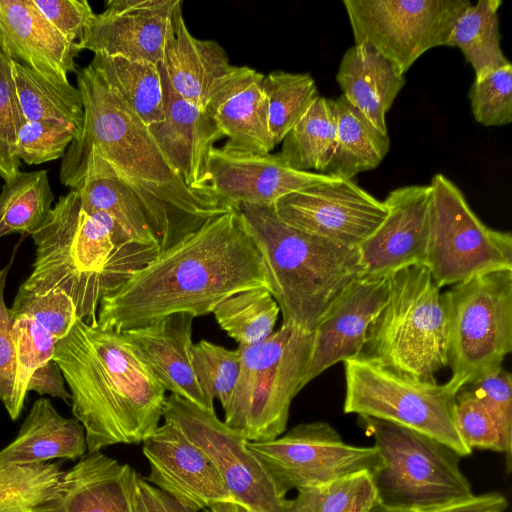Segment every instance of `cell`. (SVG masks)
Segmentation results:
<instances>
[{
    "instance_id": "cell-1",
    "label": "cell",
    "mask_w": 512,
    "mask_h": 512,
    "mask_svg": "<svg viewBox=\"0 0 512 512\" xmlns=\"http://www.w3.org/2000/svg\"><path fill=\"white\" fill-rule=\"evenodd\" d=\"M84 106L79 136L62 157L60 181L73 189L89 171L120 179L142 204L160 251L234 209L215 193L189 188L148 126L89 65L76 71Z\"/></svg>"
},
{
    "instance_id": "cell-2",
    "label": "cell",
    "mask_w": 512,
    "mask_h": 512,
    "mask_svg": "<svg viewBox=\"0 0 512 512\" xmlns=\"http://www.w3.org/2000/svg\"><path fill=\"white\" fill-rule=\"evenodd\" d=\"M267 288L263 257L238 209L211 218L160 251L113 292L102 297L97 324L123 332L175 313H212L241 291Z\"/></svg>"
},
{
    "instance_id": "cell-3",
    "label": "cell",
    "mask_w": 512,
    "mask_h": 512,
    "mask_svg": "<svg viewBox=\"0 0 512 512\" xmlns=\"http://www.w3.org/2000/svg\"><path fill=\"white\" fill-rule=\"evenodd\" d=\"M52 359L70 390L88 452L142 443L159 426L166 390L123 332L77 317Z\"/></svg>"
},
{
    "instance_id": "cell-4",
    "label": "cell",
    "mask_w": 512,
    "mask_h": 512,
    "mask_svg": "<svg viewBox=\"0 0 512 512\" xmlns=\"http://www.w3.org/2000/svg\"><path fill=\"white\" fill-rule=\"evenodd\" d=\"M36 258L24 289L58 290L73 301L77 317L97 322L99 303L160 252L132 240L103 213L87 214L71 189L60 196L43 224L31 235Z\"/></svg>"
},
{
    "instance_id": "cell-5",
    "label": "cell",
    "mask_w": 512,
    "mask_h": 512,
    "mask_svg": "<svg viewBox=\"0 0 512 512\" xmlns=\"http://www.w3.org/2000/svg\"><path fill=\"white\" fill-rule=\"evenodd\" d=\"M238 210L263 257L282 325L312 332L330 304L361 276L358 249L292 227L273 207Z\"/></svg>"
},
{
    "instance_id": "cell-6",
    "label": "cell",
    "mask_w": 512,
    "mask_h": 512,
    "mask_svg": "<svg viewBox=\"0 0 512 512\" xmlns=\"http://www.w3.org/2000/svg\"><path fill=\"white\" fill-rule=\"evenodd\" d=\"M364 353L425 381L449 365L448 317L443 293L425 265L388 275L386 302L369 328Z\"/></svg>"
},
{
    "instance_id": "cell-7",
    "label": "cell",
    "mask_w": 512,
    "mask_h": 512,
    "mask_svg": "<svg viewBox=\"0 0 512 512\" xmlns=\"http://www.w3.org/2000/svg\"><path fill=\"white\" fill-rule=\"evenodd\" d=\"M312 337L281 325L261 343L239 346V375L223 422L249 442L281 436L292 400L302 390Z\"/></svg>"
},
{
    "instance_id": "cell-8",
    "label": "cell",
    "mask_w": 512,
    "mask_h": 512,
    "mask_svg": "<svg viewBox=\"0 0 512 512\" xmlns=\"http://www.w3.org/2000/svg\"><path fill=\"white\" fill-rule=\"evenodd\" d=\"M345 413L372 417L414 430L446 445L459 456L472 450L456 428V395L446 384L396 371L362 353L343 362Z\"/></svg>"
},
{
    "instance_id": "cell-9",
    "label": "cell",
    "mask_w": 512,
    "mask_h": 512,
    "mask_svg": "<svg viewBox=\"0 0 512 512\" xmlns=\"http://www.w3.org/2000/svg\"><path fill=\"white\" fill-rule=\"evenodd\" d=\"M443 296L452 372L445 384L457 394L501 368L512 350V269L476 275Z\"/></svg>"
},
{
    "instance_id": "cell-10",
    "label": "cell",
    "mask_w": 512,
    "mask_h": 512,
    "mask_svg": "<svg viewBox=\"0 0 512 512\" xmlns=\"http://www.w3.org/2000/svg\"><path fill=\"white\" fill-rule=\"evenodd\" d=\"M380 464L372 473L380 501L427 508L471 496L459 456L439 441L384 420L359 416Z\"/></svg>"
},
{
    "instance_id": "cell-11",
    "label": "cell",
    "mask_w": 512,
    "mask_h": 512,
    "mask_svg": "<svg viewBox=\"0 0 512 512\" xmlns=\"http://www.w3.org/2000/svg\"><path fill=\"white\" fill-rule=\"evenodd\" d=\"M431 215L426 260L439 288L486 272L512 269V236L485 225L459 187L442 173L430 182Z\"/></svg>"
},
{
    "instance_id": "cell-12",
    "label": "cell",
    "mask_w": 512,
    "mask_h": 512,
    "mask_svg": "<svg viewBox=\"0 0 512 512\" xmlns=\"http://www.w3.org/2000/svg\"><path fill=\"white\" fill-rule=\"evenodd\" d=\"M468 0H343L355 44L372 46L405 74L426 51L446 46Z\"/></svg>"
},
{
    "instance_id": "cell-13",
    "label": "cell",
    "mask_w": 512,
    "mask_h": 512,
    "mask_svg": "<svg viewBox=\"0 0 512 512\" xmlns=\"http://www.w3.org/2000/svg\"><path fill=\"white\" fill-rule=\"evenodd\" d=\"M162 418L176 425L211 459L233 497L250 512H287L286 494L248 448L247 439L219 420L214 410L171 394Z\"/></svg>"
},
{
    "instance_id": "cell-14",
    "label": "cell",
    "mask_w": 512,
    "mask_h": 512,
    "mask_svg": "<svg viewBox=\"0 0 512 512\" xmlns=\"http://www.w3.org/2000/svg\"><path fill=\"white\" fill-rule=\"evenodd\" d=\"M279 489L317 487L360 472L373 473L380 464L375 446H355L343 441L326 422L301 423L273 440L247 442Z\"/></svg>"
},
{
    "instance_id": "cell-15",
    "label": "cell",
    "mask_w": 512,
    "mask_h": 512,
    "mask_svg": "<svg viewBox=\"0 0 512 512\" xmlns=\"http://www.w3.org/2000/svg\"><path fill=\"white\" fill-rule=\"evenodd\" d=\"M273 208L292 227L357 249L387 214L383 201L352 179H336L291 193Z\"/></svg>"
},
{
    "instance_id": "cell-16",
    "label": "cell",
    "mask_w": 512,
    "mask_h": 512,
    "mask_svg": "<svg viewBox=\"0 0 512 512\" xmlns=\"http://www.w3.org/2000/svg\"><path fill=\"white\" fill-rule=\"evenodd\" d=\"M142 443L153 486L198 511L240 504L211 459L173 423L164 420Z\"/></svg>"
},
{
    "instance_id": "cell-17",
    "label": "cell",
    "mask_w": 512,
    "mask_h": 512,
    "mask_svg": "<svg viewBox=\"0 0 512 512\" xmlns=\"http://www.w3.org/2000/svg\"><path fill=\"white\" fill-rule=\"evenodd\" d=\"M180 4V0H109L103 12L93 15L75 48L158 65Z\"/></svg>"
},
{
    "instance_id": "cell-18",
    "label": "cell",
    "mask_w": 512,
    "mask_h": 512,
    "mask_svg": "<svg viewBox=\"0 0 512 512\" xmlns=\"http://www.w3.org/2000/svg\"><path fill=\"white\" fill-rule=\"evenodd\" d=\"M430 185H407L389 192L387 214L358 247L361 276L385 277L411 265H424L430 215Z\"/></svg>"
},
{
    "instance_id": "cell-19",
    "label": "cell",
    "mask_w": 512,
    "mask_h": 512,
    "mask_svg": "<svg viewBox=\"0 0 512 512\" xmlns=\"http://www.w3.org/2000/svg\"><path fill=\"white\" fill-rule=\"evenodd\" d=\"M387 293L388 276H360L330 304L312 331L302 389L326 369L363 353Z\"/></svg>"
},
{
    "instance_id": "cell-20",
    "label": "cell",
    "mask_w": 512,
    "mask_h": 512,
    "mask_svg": "<svg viewBox=\"0 0 512 512\" xmlns=\"http://www.w3.org/2000/svg\"><path fill=\"white\" fill-rule=\"evenodd\" d=\"M208 171L214 192L237 209L241 205L273 207L286 195L340 179L295 170L279 153L235 156L217 147L210 152Z\"/></svg>"
},
{
    "instance_id": "cell-21",
    "label": "cell",
    "mask_w": 512,
    "mask_h": 512,
    "mask_svg": "<svg viewBox=\"0 0 512 512\" xmlns=\"http://www.w3.org/2000/svg\"><path fill=\"white\" fill-rule=\"evenodd\" d=\"M160 73L165 117L148 129L176 174L189 188L215 193L210 185L208 159L214 144L225 135L206 110L176 94L166 76Z\"/></svg>"
},
{
    "instance_id": "cell-22",
    "label": "cell",
    "mask_w": 512,
    "mask_h": 512,
    "mask_svg": "<svg viewBox=\"0 0 512 512\" xmlns=\"http://www.w3.org/2000/svg\"><path fill=\"white\" fill-rule=\"evenodd\" d=\"M263 78L253 68L234 66L210 98L206 111L228 138L221 149L229 155H267L276 146Z\"/></svg>"
},
{
    "instance_id": "cell-23",
    "label": "cell",
    "mask_w": 512,
    "mask_h": 512,
    "mask_svg": "<svg viewBox=\"0 0 512 512\" xmlns=\"http://www.w3.org/2000/svg\"><path fill=\"white\" fill-rule=\"evenodd\" d=\"M0 50L48 77L69 81L68 73L76 72L75 43L57 31L34 0H0Z\"/></svg>"
},
{
    "instance_id": "cell-24",
    "label": "cell",
    "mask_w": 512,
    "mask_h": 512,
    "mask_svg": "<svg viewBox=\"0 0 512 512\" xmlns=\"http://www.w3.org/2000/svg\"><path fill=\"white\" fill-rule=\"evenodd\" d=\"M193 319L188 313H175L123 333L137 346L166 391L203 409L214 410L192 368Z\"/></svg>"
},
{
    "instance_id": "cell-25",
    "label": "cell",
    "mask_w": 512,
    "mask_h": 512,
    "mask_svg": "<svg viewBox=\"0 0 512 512\" xmlns=\"http://www.w3.org/2000/svg\"><path fill=\"white\" fill-rule=\"evenodd\" d=\"M158 66L176 94L203 110L234 67L218 42L198 39L189 32L182 4L175 11Z\"/></svg>"
},
{
    "instance_id": "cell-26",
    "label": "cell",
    "mask_w": 512,
    "mask_h": 512,
    "mask_svg": "<svg viewBox=\"0 0 512 512\" xmlns=\"http://www.w3.org/2000/svg\"><path fill=\"white\" fill-rule=\"evenodd\" d=\"M137 472L128 464L88 452L65 472L53 512H136Z\"/></svg>"
},
{
    "instance_id": "cell-27",
    "label": "cell",
    "mask_w": 512,
    "mask_h": 512,
    "mask_svg": "<svg viewBox=\"0 0 512 512\" xmlns=\"http://www.w3.org/2000/svg\"><path fill=\"white\" fill-rule=\"evenodd\" d=\"M336 81L342 96L388 133L386 115L405 84L404 75L372 46L360 43L343 54Z\"/></svg>"
},
{
    "instance_id": "cell-28",
    "label": "cell",
    "mask_w": 512,
    "mask_h": 512,
    "mask_svg": "<svg viewBox=\"0 0 512 512\" xmlns=\"http://www.w3.org/2000/svg\"><path fill=\"white\" fill-rule=\"evenodd\" d=\"M87 451L83 425L65 418L47 398L37 399L16 438L0 450V464H34L52 459L74 460Z\"/></svg>"
},
{
    "instance_id": "cell-29",
    "label": "cell",
    "mask_w": 512,
    "mask_h": 512,
    "mask_svg": "<svg viewBox=\"0 0 512 512\" xmlns=\"http://www.w3.org/2000/svg\"><path fill=\"white\" fill-rule=\"evenodd\" d=\"M334 107L336 146L325 174L351 180L378 167L389 151L390 139L342 95L334 99Z\"/></svg>"
},
{
    "instance_id": "cell-30",
    "label": "cell",
    "mask_w": 512,
    "mask_h": 512,
    "mask_svg": "<svg viewBox=\"0 0 512 512\" xmlns=\"http://www.w3.org/2000/svg\"><path fill=\"white\" fill-rule=\"evenodd\" d=\"M11 70L26 121H58L69 125L77 138L84 122L78 88L13 60Z\"/></svg>"
},
{
    "instance_id": "cell-31",
    "label": "cell",
    "mask_w": 512,
    "mask_h": 512,
    "mask_svg": "<svg viewBox=\"0 0 512 512\" xmlns=\"http://www.w3.org/2000/svg\"><path fill=\"white\" fill-rule=\"evenodd\" d=\"M73 190L78 192L81 207L87 214H106L135 242L159 248L142 204L120 179L89 171Z\"/></svg>"
},
{
    "instance_id": "cell-32",
    "label": "cell",
    "mask_w": 512,
    "mask_h": 512,
    "mask_svg": "<svg viewBox=\"0 0 512 512\" xmlns=\"http://www.w3.org/2000/svg\"><path fill=\"white\" fill-rule=\"evenodd\" d=\"M89 66L101 75L147 126L164 120L163 86L157 64L94 54Z\"/></svg>"
},
{
    "instance_id": "cell-33",
    "label": "cell",
    "mask_w": 512,
    "mask_h": 512,
    "mask_svg": "<svg viewBox=\"0 0 512 512\" xmlns=\"http://www.w3.org/2000/svg\"><path fill=\"white\" fill-rule=\"evenodd\" d=\"M501 0L470 4L454 21L446 46L457 47L480 80L509 62L500 45L498 10Z\"/></svg>"
},
{
    "instance_id": "cell-34",
    "label": "cell",
    "mask_w": 512,
    "mask_h": 512,
    "mask_svg": "<svg viewBox=\"0 0 512 512\" xmlns=\"http://www.w3.org/2000/svg\"><path fill=\"white\" fill-rule=\"evenodd\" d=\"M337 137L334 99L319 96L282 140L280 156L298 171L325 174Z\"/></svg>"
},
{
    "instance_id": "cell-35",
    "label": "cell",
    "mask_w": 512,
    "mask_h": 512,
    "mask_svg": "<svg viewBox=\"0 0 512 512\" xmlns=\"http://www.w3.org/2000/svg\"><path fill=\"white\" fill-rule=\"evenodd\" d=\"M53 200L47 170L20 171L5 181L0 193V238L32 235L48 217Z\"/></svg>"
},
{
    "instance_id": "cell-36",
    "label": "cell",
    "mask_w": 512,
    "mask_h": 512,
    "mask_svg": "<svg viewBox=\"0 0 512 512\" xmlns=\"http://www.w3.org/2000/svg\"><path fill=\"white\" fill-rule=\"evenodd\" d=\"M212 313L239 346H251L274 332L280 308L269 289L254 288L228 297Z\"/></svg>"
},
{
    "instance_id": "cell-37",
    "label": "cell",
    "mask_w": 512,
    "mask_h": 512,
    "mask_svg": "<svg viewBox=\"0 0 512 512\" xmlns=\"http://www.w3.org/2000/svg\"><path fill=\"white\" fill-rule=\"evenodd\" d=\"M64 474L58 463L0 464V512H31L53 502Z\"/></svg>"
},
{
    "instance_id": "cell-38",
    "label": "cell",
    "mask_w": 512,
    "mask_h": 512,
    "mask_svg": "<svg viewBox=\"0 0 512 512\" xmlns=\"http://www.w3.org/2000/svg\"><path fill=\"white\" fill-rule=\"evenodd\" d=\"M269 130L277 146L320 96L310 73L273 71L264 75Z\"/></svg>"
},
{
    "instance_id": "cell-39",
    "label": "cell",
    "mask_w": 512,
    "mask_h": 512,
    "mask_svg": "<svg viewBox=\"0 0 512 512\" xmlns=\"http://www.w3.org/2000/svg\"><path fill=\"white\" fill-rule=\"evenodd\" d=\"M380 501L370 471H360L325 485L298 490L287 512H370Z\"/></svg>"
},
{
    "instance_id": "cell-40",
    "label": "cell",
    "mask_w": 512,
    "mask_h": 512,
    "mask_svg": "<svg viewBox=\"0 0 512 512\" xmlns=\"http://www.w3.org/2000/svg\"><path fill=\"white\" fill-rule=\"evenodd\" d=\"M191 363L200 388L209 402L218 400L225 409L240 370V349L229 350L207 340L191 347Z\"/></svg>"
},
{
    "instance_id": "cell-41",
    "label": "cell",
    "mask_w": 512,
    "mask_h": 512,
    "mask_svg": "<svg viewBox=\"0 0 512 512\" xmlns=\"http://www.w3.org/2000/svg\"><path fill=\"white\" fill-rule=\"evenodd\" d=\"M14 337L16 372L13 410L10 415L12 420H16L22 412L31 375L53 358L57 342L40 324L25 316L15 318Z\"/></svg>"
},
{
    "instance_id": "cell-42",
    "label": "cell",
    "mask_w": 512,
    "mask_h": 512,
    "mask_svg": "<svg viewBox=\"0 0 512 512\" xmlns=\"http://www.w3.org/2000/svg\"><path fill=\"white\" fill-rule=\"evenodd\" d=\"M454 419L460 437L471 450L504 453L507 472L511 471L512 457L508 454L501 432L483 402L469 387L456 395Z\"/></svg>"
},
{
    "instance_id": "cell-43",
    "label": "cell",
    "mask_w": 512,
    "mask_h": 512,
    "mask_svg": "<svg viewBox=\"0 0 512 512\" xmlns=\"http://www.w3.org/2000/svg\"><path fill=\"white\" fill-rule=\"evenodd\" d=\"M26 122L12 75L11 59L0 50V177L4 181L20 172L17 140Z\"/></svg>"
},
{
    "instance_id": "cell-44",
    "label": "cell",
    "mask_w": 512,
    "mask_h": 512,
    "mask_svg": "<svg viewBox=\"0 0 512 512\" xmlns=\"http://www.w3.org/2000/svg\"><path fill=\"white\" fill-rule=\"evenodd\" d=\"M9 310L14 319L32 318L56 341L68 335L77 319L72 299L58 290L35 293L20 286Z\"/></svg>"
},
{
    "instance_id": "cell-45",
    "label": "cell",
    "mask_w": 512,
    "mask_h": 512,
    "mask_svg": "<svg viewBox=\"0 0 512 512\" xmlns=\"http://www.w3.org/2000/svg\"><path fill=\"white\" fill-rule=\"evenodd\" d=\"M468 97L474 119L484 126H503L512 121V65L493 70L470 87Z\"/></svg>"
},
{
    "instance_id": "cell-46",
    "label": "cell",
    "mask_w": 512,
    "mask_h": 512,
    "mask_svg": "<svg viewBox=\"0 0 512 512\" xmlns=\"http://www.w3.org/2000/svg\"><path fill=\"white\" fill-rule=\"evenodd\" d=\"M76 137L74 130L58 121H27L20 129L17 156L28 165H38L64 156Z\"/></svg>"
},
{
    "instance_id": "cell-47",
    "label": "cell",
    "mask_w": 512,
    "mask_h": 512,
    "mask_svg": "<svg viewBox=\"0 0 512 512\" xmlns=\"http://www.w3.org/2000/svg\"><path fill=\"white\" fill-rule=\"evenodd\" d=\"M469 387L495 420L512 457V376L503 367L476 380Z\"/></svg>"
},
{
    "instance_id": "cell-48",
    "label": "cell",
    "mask_w": 512,
    "mask_h": 512,
    "mask_svg": "<svg viewBox=\"0 0 512 512\" xmlns=\"http://www.w3.org/2000/svg\"><path fill=\"white\" fill-rule=\"evenodd\" d=\"M11 263L0 269V400L9 416L13 410L16 372L15 319L4 302V288Z\"/></svg>"
},
{
    "instance_id": "cell-49",
    "label": "cell",
    "mask_w": 512,
    "mask_h": 512,
    "mask_svg": "<svg viewBox=\"0 0 512 512\" xmlns=\"http://www.w3.org/2000/svg\"><path fill=\"white\" fill-rule=\"evenodd\" d=\"M35 5L69 42L77 43L95 14L86 0H34Z\"/></svg>"
},
{
    "instance_id": "cell-50",
    "label": "cell",
    "mask_w": 512,
    "mask_h": 512,
    "mask_svg": "<svg viewBox=\"0 0 512 512\" xmlns=\"http://www.w3.org/2000/svg\"><path fill=\"white\" fill-rule=\"evenodd\" d=\"M136 512H199L159 488L137 473L135 486Z\"/></svg>"
},
{
    "instance_id": "cell-51",
    "label": "cell",
    "mask_w": 512,
    "mask_h": 512,
    "mask_svg": "<svg viewBox=\"0 0 512 512\" xmlns=\"http://www.w3.org/2000/svg\"><path fill=\"white\" fill-rule=\"evenodd\" d=\"M29 391L60 398L68 405H71V393L65 387V380L61 369L53 359L47 361L33 372L27 384V392Z\"/></svg>"
},
{
    "instance_id": "cell-52",
    "label": "cell",
    "mask_w": 512,
    "mask_h": 512,
    "mask_svg": "<svg viewBox=\"0 0 512 512\" xmlns=\"http://www.w3.org/2000/svg\"><path fill=\"white\" fill-rule=\"evenodd\" d=\"M508 506L500 492H487L436 506L432 512H504Z\"/></svg>"
},
{
    "instance_id": "cell-53",
    "label": "cell",
    "mask_w": 512,
    "mask_h": 512,
    "mask_svg": "<svg viewBox=\"0 0 512 512\" xmlns=\"http://www.w3.org/2000/svg\"><path fill=\"white\" fill-rule=\"evenodd\" d=\"M438 506V505H437ZM436 506L427 508H413L386 504L379 501L370 512H432Z\"/></svg>"
},
{
    "instance_id": "cell-54",
    "label": "cell",
    "mask_w": 512,
    "mask_h": 512,
    "mask_svg": "<svg viewBox=\"0 0 512 512\" xmlns=\"http://www.w3.org/2000/svg\"><path fill=\"white\" fill-rule=\"evenodd\" d=\"M204 512H250L241 504L237 503H220L212 507L204 509Z\"/></svg>"
},
{
    "instance_id": "cell-55",
    "label": "cell",
    "mask_w": 512,
    "mask_h": 512,
    "mask_svg": "<svg viewBox=\"0 0 512 512\" xmlns=\"http://www.w3.org/2000/svg\"><path fill=\"white\" fill-rule=\"evenodd\" d=\"M31 512H53V510L50 508L48 504L41 506Z\"/></svg>"
}]
</instances>
